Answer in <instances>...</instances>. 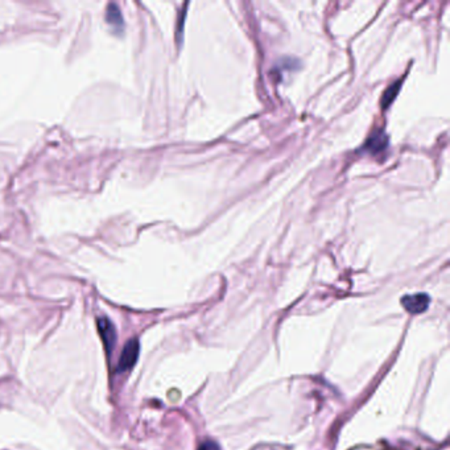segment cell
<instances>
[{
	"mask_svg": "<svg viewBox=\"0 0 450 450\" xmlns=\"http://www.w3.org/2000/svg\"><path fill=\"white\" fill-rule=\"evenodd\" d=\"M97 327H98V330H100V336H101L102 341H103L104 349L107 351V354L110 355L111 351H113L114 346H115V342H116V330H115V327H114L113 322H111L109 318H106V317L98 318Z\"/></svg>",
	"mask_w": 450,
	"mask_h": 450,
	"instance_id": "cell-3",
	"label": "cell"
},
{
	"mask_svg": "<svg viewBox=\"0 0 450 450\" xmlns=\"http://www.w3.org/2000/svg\"><path fill=\"white\" fill-rule=\"evenodd\" d=\"M430 299L427 293H415V294H405L402 299V305L405 311L411 315L424 313L429 306Z\"/></svg>",
	"mask_w": 450,
	"mask_h": 450,
	"instance_id": "cell-2",
	"label": "cell"
},
{
	"mask_svg": "<svg viewBox=\"0 0 450 450\" xmlns=\"http://www.w3.org/2000/svg\"><path fill=\"white\" fill-rule=\"evenodd\" d=\"M400 88H402V81L395 82V83H393V85L386 90V93L383 94L382 98L383 109H387V107L394 102L396 95H397L399 91H400Z\"/></svg>",
	"mask_w": 450,
	"mask_h": 450,
	"instance_id": "cell-6",
	"label": "cell"
},
{
	"mask_svg": "<svg viewBox=\"0 0 450 450\" xmlns=\"http://www.w3.org/2000/svg\"><path fill=\"white\" fill-rule=\"evenodd\" d=\"M139 351H140V345L137 339H130L125 345H124L121 358L118 362V371L123 372L131 370L137 362L139 358Z\"/></svg>",
	"mask_w": 450,
	"mask_h": 450,
	"instance_id": "cell-1",
	"label": "cell"
},
{
	"mask_svg": "<svg viewBox=\"0 0 450 450\" xmlns=\"http://www.w3.org/2000/svg\"><path fill=\"white\" fill-rule=\"evenodd\" d=\"M106 20L110 25H113L114 29L118 32H122L124 28L123 15L118 4L110 3L106 8Z\"/></svg>",
	"mask_w": 450,
	"mask_h": 450,
	"instance_id": "cell-5",
	"label": "cell"
},
{
	"mask_svg": "<svg viewBox=\"0 0 450 450\" xmlns=\"http://www.w3.org/2000/svg\"><path fill=\"white\" fill-rule=\"evenodd\" d=\"M387 146H388V136L386 135V132L383 130H376L369 137L363 149L371 155H378V154L383 152Z\"/></svg>",
	"mask_w": 450,
	"mask_h": 450,
	"instance_id": "cell-4",
	"label": "cell"
},
{
	"mask_svg": "<svg viewBox=\"0 0 450 450\" xmlns=\"http://www.w3.org/2000/svg\"><path fill=\"white\" fill-rule=\"evenodd\" d=\"M198 450H221L218 444L215 441H212V439H206L203 441V444L200 445Z\"/></svg>",
	"mask_w": 450,
	"mask_h": 450,
	"instance_id": "cell-7",
	"label": "cell"
}]
</instances>
